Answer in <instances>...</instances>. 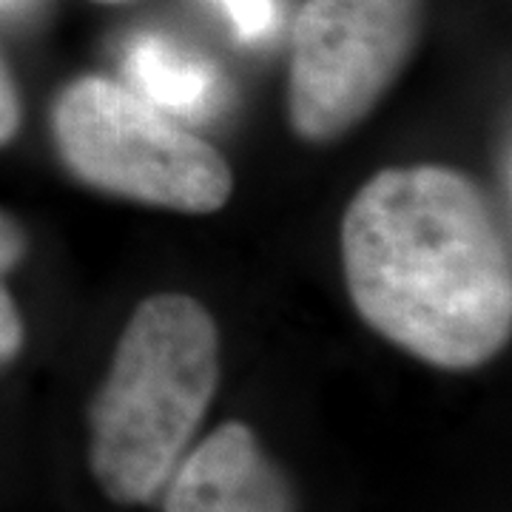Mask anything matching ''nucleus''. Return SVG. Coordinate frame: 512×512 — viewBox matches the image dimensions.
Wrapping results in <instances>:
<instances>
[{
	"label": "nucleus",
	"instance_id": "obj_5",
	"mask_svg": "<svg viewBox=\"0 0 512 512\" xmlns=\"http://www.w3.org/2000/svg\"><path fill=\"white\" fill-rule=\"evenodd\" d=\"M163 493V512H296L291 481L242 421L188 450Z\"/></svg>",
	"mask_w": 512,
	"mask_h": 512
},
{
	"label": "nucleus",
	"instance_id": "obj_7",
	"mask_svg": "<svg viewBox=\"0 0 512 512\" xmlns=\"http://www.w3.org/2000/svg\"><path fill=\"white\" fill-rule=\"evenodd\" d=\"M23 256H26V234L20 222L0 208V367L9 365L18 356L26 339L23 316L3 282V276L9 274Z\"/></svg>",
	"mask_w": 512,
	"mask_h": 512
},
{
	"label": "nucleus",
	"instance_id": "obj_4",
	"mask_svg": "<svg viewBox=\"0 0 512 512\" xmlns=\"http://www.w3.org/2000/svg\"><path fill=\"white\" fill-rule=\"evenodd\" d=\"M424 0H308L293 26L288 117L311 143L359 126L419 43Z\"/></svg>",
	"mask_w": 512,
	"mask_h": 512
},
{
	"label": "nucleus",
	"instance_id": "obj_3",
	"mask_svg": "<svg viewBox=\"0 0 512 512\" xmlns=\"http://www.w3.org/2000/svg\"><path fill=\"white\" fill-rule=\"evenodd\" d=\"M55 140L80 183L123 200L214 214L234 191L231 168L217 148L106 77H80L63 89Z\"/></svg>",
	"mask_w": 512,
	"mask_h": 512
},
{
	"label": "nucleus",
	"instance_id": "obj_11",
	"mask_svg": "<svg viewBox=\"0 0 512 512\" xmlns=\"http://www.w3.org/2000/svg\"><path fill=\"white\" fill-rule=\"evenodd\" d=\"M103 3H114V0H103Z\"/></svg>",
	"mask_w": 512,
	"mask_h": 512
},
{
	"label": "nucleus",
	"instance_id": "obj_1",
	"mask_svg": "<svg viewBox=\"0 0 512 512\" xmlns=\"http://www.w3.org/2000/svg\"><path fill=\"white\" fill-rule=\"evenodd\" d=\"M342 268L367 328L427 365L473 370L510 342V234L456 168L373 174L342 217Z\"/></svg>",
	"mask_w": 512,
	"mask_h": 512
},
{
	"label": "nucleus",
	"instance_id": "obj_8",
	"mask_svg": "<svg viewBox=\"0 0 512 512\" xmlns=\"http://www.w3.org/2000/svg\"><path fill=\"white\" fill-rule=\"evenodd\" d=\"M242 43H259L279 23V0H211Z\"/></svg>",
	"mask_w": 512,
	"mask_h": 512
},
{
	"label": "nucleus",
	"instance_id": "obj_9",
	"mask_svg": "<svg viewBox=\"0 0 512 512\" xmlns=\"http://www.w3.org/2000/svg\"><path fill=\"white\" fill-rule=\"evenodd\" d=\"M20 120H23V109H20L18 83L0 57V148L15 140V134L20 131Z\"/></svg>",
	"mask_w": 512,
	"mask_h": 512
},
{
	"label": "nucleus",
	"instance_id": "obj_10",
	"mask_svg": "<svg viewBox=\"0 0 512 512\" xmlns=\"http://www.w3.org/2000/svg\"><path fill=\"white\" fill-rule=\"evenodd\" d=\"M20 3H26V0H0V9H18Z\"/></svg>",
	"mask_w": 512,
	"mask_h": 512
},
{
	"label": "nucleus",
	"instance_id": "obj_2",
	"mask_svg": "<svg viewBox=\"0 0 512 512\" xmlns=\"http://www.w3.org/2000/svg\"><path fill=\"white\" fill-rule=\"evenodd\" d=\"M222 373L220 328L185 293L131 313L89 407V467L117 504H151L188 453Z\"/></svg>",
	"mask_w": 512,
	"mask_h": 512
},
{
	"label": "nucleus",
	"instance_id": "obj_6",
	"mask_svg": "<svg viewBox=\"0 0 512 512\" xmlns=\"http://www.w3.org/2000/svg\"><path fill=\"white\" fill-rule=\"evenodd\" d=\"M128 89L174 120L202 123L225 106V77L208 57L163 35H137L126 52Z\"/></svg>",
	"mask_w": 512,
	"mask_h": 512
}]
</instances>
